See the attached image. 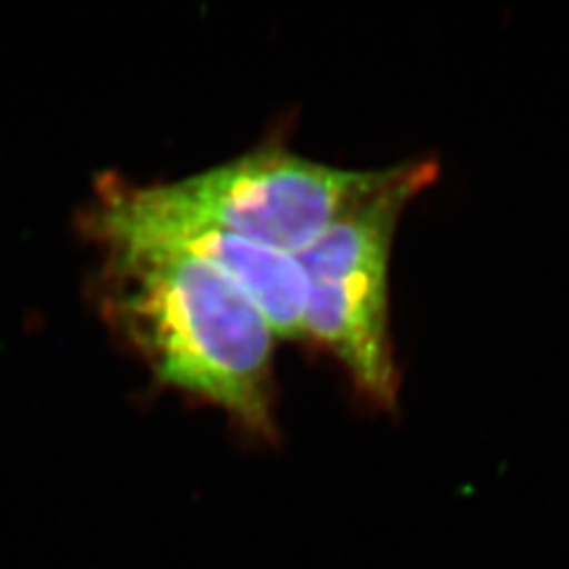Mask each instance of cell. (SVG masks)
Segmentation results:
<instances>
[{"label":"cell","mask_w":569,"mask_h":569,"mask_svg":"<svg viewBox=\"0 0 569 569\" xmlns=\"http://www.w3.org/2000/svg\"><path fill=\"white\" fill-rule=\"evenodd\" d=\"M437 178V163L376 171L326 232L293 256L305 283V331L345 366L371 406L392 411L399 371L390 336L388 268L407 204Z\"/></svg>","instance_id":"cell-2"},{"label":"cell","mask_w":569,"mask_h":569,"mask_svg":"<svg viewBox=\"0 0 569 569\" xmlns=\"http://www.w3.org/2000/svg\"><path fill=\"white\" fill-rule=\"evenodd\" d=\"M373 176L315 163L272 146L159 186L183 209L293 258L338 220Z\"/></svg>","instance_id":"cell-3"},{"label":"cell","mask_w":569,"mask_h":569,"mask_svg":"<svg viewBox=\"0 0 569 569\" xmlns=\"http://www.w3.org/2000/svg\"><path fill=\"white\" fill-rule=\"evenodd\" d=\"M103 319L154 378L224 411L247 439L279 441L264 312L224 272L173 249L106 243Z\"/></svg>","instance_id":"cell-1"},{"label":"cell","mask_w":569,"mask_h":569,"mask_svg":"<svg viewBox=\"0 0 569 569\" xmlns=\"http://www.w3.org/2000/svg\"><path fill=\"white\" fill-rule=\"evenodd\" d=\"M81 226L96 243L173 249L213 266L247 291L277 336H306L305 283L296 260L169 201L161 186H136L103 173Z\"/></svg>","instance_id":"cell-4"}]
</instances>
